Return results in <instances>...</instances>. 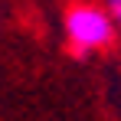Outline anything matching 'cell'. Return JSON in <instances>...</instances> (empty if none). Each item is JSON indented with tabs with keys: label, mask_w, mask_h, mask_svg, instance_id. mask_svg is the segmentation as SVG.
Masks as SVG:
<instances>
[{
	"label": "cell",
	"mask_w": 121,
	"mask_h": 121,
	"mask_svg": "<svg viewBox=\"0 0 121 121\" xmlns=\"http://www.w3.org/2000/svg\"><path fill=\"white\" fill-rule=\"evenodd\" d=\"M62 30H65V39H69L75 56H92V52L108 49L115 43L118 23H115L108 7L92 3V0H79V3H72L65 10Z\"/></svg>",
	"instance_id": "obj_1"
},
{
	"label": "cell",
	"mask_w": 121,
	"mask_h": 121,
	"mask_svg": "<svg viewBox=\"0 0 121 121\" xmlns=\"http://www.w3.org/2000/svg\"><path fill=\"white\" fill-rule=\"evenodd\" d=\"M105 7L111 10V17H115V23H118V30H121V0H105Z\"/></svg>",
	"instance_id": "obj_2"
}]
</instances>
